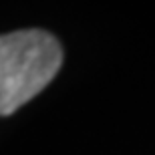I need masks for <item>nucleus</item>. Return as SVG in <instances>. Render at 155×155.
<instances>
[{
  "instance_id": "1",
  "label": "nucleus",
  "mask_w": 155,
  "mask_h": 155,
  "mask_svg": "<svg viewBox=\"0 0 155 155\" xmlns=\"http://www.w3.org/2000/svg\"><path fill=\"white\" fill-rule=\"evenodd\" d=\"M63 46L45 28H18L0 35V117L12 115L54 79Z\"/></svg>"
}]
</instances>
